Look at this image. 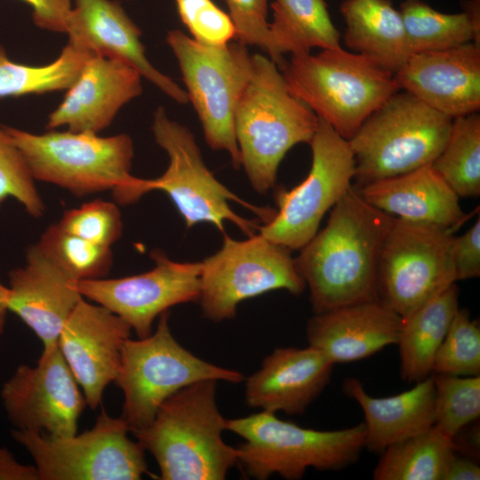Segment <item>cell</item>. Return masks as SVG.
Returning <instances> with one entry per match:
<instances>
[{"label": "cell", "instance_id": "obj_1", "mask_svg": "<svg viewBox=\"0 0 480 480\" xmlns=\"http://www.w3.org/2000/svg\"><path fill=\"white\" fill-rule=\"evenodd\" d=\"M393 219L353 186L334 204L326 226L294 259L315 314L380 300L378 260Z\"/></svg>", "mask_w": 480, "mask_h": 480}, {"label": "cell", "instance_id": "obj_2", "mask_svg": "<svg viewBox=\"0 0 480 480\" xmlns=\"http://www.w3.org/2000/svg\"><path fill=\"white\" fill-rule=\"evenodd\" d=\"M4 128L36 180L77 196L109 190L121 204H132L150 192L148 180L131 173L134 147L128 134L103 137L55 129L38 134Z\"/></svg>", "mask_w": 480, "mask_h": 480}, {"label": "cell", "instance_id": "obj_3", "mask_svg": "<svg viewBox=\"0 0 480 480\" xmlns=\"http://www.w3.org/2000/svg\"><path fill=\"white\" fill-rule=\"evenodd\" d=\"M216 380L187 386L133 434L156 459L163 480H222L237 462V449L222 438L226 419L216 403Z\"/></svg>", "mask_w": 480, "mask_h": 480}, {"label": "cell", "instance_id": "obj_4", "mask_svg": "<svg viewBox=\"0 0 480 480\" xmlns=\"http://www.w3.org/2000/svg\"><path fill=\"white\" fill-rule=\"evenodd\" d=\"M317 116L289 90L279 68L252 55V71L238 101L234 128L241 166L257 192L274 188L279 164L296 144L311 140Z\"/></svg>", "mask_w": 480, "mask_h": 480}, {"label": "cell", "instance_id": "obj_5", "mask_svg": "<svg viewBox=\"0 0 480 480\" xmlns=\"http://www.w3.org/2000/svg\"><path fill=\"white\" fill-rule=\"evenodd\" d=\"M281 70L292 93L348 140L401 91L393 73L341 46L292 55Z\"/></svg>", "mask_w": 480, "mask_h": 480}, {"label": "cell", "instance_id": "obj_6", "mask_svg": "<svg viewBox=\"0 0 480 480\" xmlns=\"http://www.w3.org/2000/svg\"><path fill=\"white\" fill-rule=\"evenodd\" d=\"M226 430L244 440L236 447V464L246 476L259 480L273 474L297 480L309 468L341 470L356 463L365 447L364 422L343 429L316 430L261 411L226 420Z\"/></svg>", "mask_w": 480, "mask_h": 480}, {"label": "cell", "instance_id": "obj_7", "mask_svg": "<svg viewBox=\"0 0 480 480\" xmlns=\"http://www.w3.org/2000/svg\"><path fill=\"white\" fill-rule=\"evenodd\" d=\"M452 118L407 92H397L348 140L359 187L431 164L444 149Z\"/></svg>", "mask_w": 480, "mask_h": 480}, {"label": "cell", "instance_id": "obj_8", "mask_svg": "<svg viewBox=\"0 0 480 480\" xmlns=\"http://www.w3.org/2000/svg\"><path fill=\"white\" fill-rule=\"evenodd\" d=\"M204 380L242 382L244 375L204 361L182 347L169 325V312L159 316L154 333L128 339L122 349L115 383L124 394L121 418L130 432L146 428L171 396Z\"/></svg>", "mask_w": 480, "mask_h": 480}, {"label": "cell", "instance_id": "obj_9", "mask_svg": "<svg viewBox=\"0 0 480 480\" xmlns=\"http://www.w3.org/2000/svg\"><path fill=\"white\" fill-rule=\"evenodd\" d=\"M182 79L211 148L227 151L236 168L241 156L234 128L235 111L252 71V55L236 42L222 47L200 44L180 29L167 32Z\"/></svg>", "mask_w": 480, "mask_h": 480}, {"label": "cell", "instance_id": "obj_10", "mask_svg": "<svg viewBox=\"0 0 480 480\" xmlns=\"http://www.w3.org/2000/svg\"><path fill=\"white\" fill-rule=\"evenodd\" d=\"M152 132L166 152L169 164L163 175L148 180L149 190L166 193L188 228L208 222L224 234V221H229L248 236L255 235L260 226L236 214L230 201L250 209L265 223L274 216L273 209L250 204L220 183L204 163L192 132L172 120L163 107L154 112Z\"/></svg>", "mask_w": 480, "mask_h": 480}, {"label": "cell", "instance_id": "obj_11", "mask_svg": "<svg viewBox=\"0 0 480 480\" xmlns=\"http://www.w3.org/2000/svg\"><path fill=\"white\" fill-rule=\"evenodd\" d=\"M453 233L437 225L394 217L379 255L380 300L404 318L456 283Z\"/></svg>", "mask_w": 480, "mask_h": 480}, {"label": "cell", "instance_id": "obj_12", "mask_svg": "<svg viewBox=\"0 0 480 480\" xmlns=\"http://www.w3.org/2000/svg\"><path fill=\"white\" fill-rule=\"evenodd\" d=\"M223 236L221 248L201 261L198 301L209 320L232 319L240 302L271 291L305 290L290 249L260 234L246 240Z\"/></svg>", "mask_w": 480, "mask_h": 480}, {"label": "cell", "instance_id": "obj_13", "mask_svg": "<svg viewBox=\"0 0 480 480\" xmlns=\"http://www.w3.org/2000/svg\"><path fill=\"white\" fill-rule=\"evenodd\" d=\"M127 424L102 410L94 426L63 438L13 428L30 454L39 480H137L148 472L145 450L128 436Z\"/></svg>", "mask_w": 480, "mask_h": 480}, {"label": "cell", "instance_id": "obj_14", "mask_svg": "<svg viewBox=\"0 0 480 480\" xmlns=\"http://www.w3.org/2000/svg\"><path fill=\"white\" fill-rule=\"evenodd\" d=\"M309 144L312 164L307 178L292 189L276 191L278 210L259 228L263 237L290 250L301 249L316 234L324 214L352 186L355 176L348 140L319 117Z\"/></svg>", "mask_w": 480, "mask_h": 480}, {"label": "cell", "instance_id": "obj_15", "mask_svg": "<svg viewBox=\"0 0 480 480\" xmlns=\"http://www.w3.org/2000/svg\"><path fill=\"white\" fill-rule=\"evenodd\" d=\"M0 397L15 429L53 438L76 435L87 405L58 342L44 347L36 365H19L3 384Z\"/></svg>", "mask_w": 480, "mask_h": 480}, {"label": "cell", "instance_id": "obj_16", "mask_svg": "<svg viewBox=\"0 0 480 480\" xmlns=\"http://www.w3.org/2000/svg\"><path fill=\"white\" fill-rule=\"evenodd\" d=\"M155 266L142 274L78 282L84 298L124 320L139 338L151 334L152 324L173 306L198 301L202 262H178L163 251L150 253Z\"/></svg>", "mask_w": 480, "mask_h": 480}, {"label": "cell", "instance_id": "obj_17", "mask_svg": "<svg viewBox=\"0 0 480 480\" xmlns=\"http://www.w3.org/2000/svg\"><path fill=\"white\" fill-rule=\"evenodd\" d=\"M131 330L108 308L83 297L60 332L59 348L92 409L101 404L105 388L117 377Z\"/></svg>", "mask_w": 480, "mask_h": 480}, {"label": "cell", "instance_id": "obj_18", "mask_svg": "<svg viewBox=\"0 0 480 480\" xmlns=\"http://www.w3.org/2000/svg\"><path fill=\"white\" fill-rule=\"evenodd\" d=\"M68 44L80 50L123 61L180 104L188 94L146 56L141 31L116 0H74L68 18Z\"/></svg>", "mask_w": 480, "mask_h": 480}, {"label": "cell", "instance_id": "obj_19", "mask_svg": "<svg viewBox=\"0 0 480 480\" xmlns=\"http://www.w3.org/2000/svg\"><path fill=\"white\" fill-rule=\"evenodd\" d=\"M401 90L452 117L480 108V45L412 53L394 74Z\"/></svg>", "mask_w": 480, "mask_h": 480}, {"label": "cell", "instance_id": "obj_20", "mask_svg": "<svg viewBox=\"0 0 480 480\" xmlns=\"http://www.w3.org/2000/svg\"><path fill=\"white\" fill-rule=\"evenodd\" d=\"M141 78L123 61L92 55L61 102L49 114L46 129L66 126L72 132L99 134L125 104L142 93Z\"/></svg>", "mask_w": 480, "mask_h": 480}, {"label": "cell", "instance_id": "obj_21", "mask_svg": "<svg viewBox=\"0 0 480 480\" xmlns=\"http://www.w3.org/2000/svg\"><path fill=\"white\" fill-rule=\"evenodd\" d=\"M9 310L41 340L44 347L58 342L60 332L83 298L78 281L29 246L24 266L8 276Z\"/></svg>", "mask_w": 480, "mask_h": 480}, {"label": "cell", "instance_id": "obj_22", "mask_svg": "<svg viewBox=\"0 0 480 480\" xmlns=\"http://www.w3.org/2000/svg\"><path fill=\"white\" fill-rule=\"evenodd\" d=\"M334 364L319 349L277 348L245 380L248 406L276 413H303L330 382Z\"/></svg>", "mask_w": 480, "mask_h": 480}, {"label": "cell", "instance_id": "obj_23", "mask_svg": "<svg viewBox=\"0 0 480 480\" xmlns=\"http://www.w3.org/2000/svg\"><path fill=\"white\" fill-rule=\"evenodd\" d=\"M402 317L381 300H371L316 314L308 322L309 346L334 364L369 357L396 344Z\"/></svg>", "mask_w": 480, "mask_h": 480}, {"label": "cell", "instance_id": "obj_24", "mask_svg": "<svg viewBox=\"0 0 480 480\" xmlns=\"http://www.w3.org/2000/svg\"><path fill=\"white\" fill-rule=\"evenodd\" d=\"M357 190L366 202L387 214L453 232L471 217L431 164L367 183Z\"/></svg>", "mask_w": 480, "mask_h": 480}, {"label": "cell", "instance_id": "obj_25", "mask_svg": "<svg viewBox=\"0 0 480 480\" xmlns=\"http://www.w3.org/2000/svg\"><path fill=\"white\" fill-rule=\"evenodd\" d=\"M343 391L358 403L364 414L365 447L382 452L388 446L429 430L435 423L436 389L431 375L409 390L388 397L367 394L353 377L343 382Z\"/></svg>", "mask_w": 480, "mask_h": 480}, {"label": "cell", "instance_id": "obj_26", "mask_svg": "<svg viewBox=\"0 0 480 480\" xmlns=\"http://www.w3.org/2000/svg\"><path fill=\"white\" fill-rule=\"evenodd\" d=\"M340 12L344 42L356 53L393 74L412 54L401 13L390 0H343Z\"/></svg>", "mask_w": 480, "mask_h": 480}, {"label": "cell", "instance_id": "obj_27", "mask_svg": "<svg viewBox=\"0 0 480 480\" xmlns=\"http://www.w3.org/2000/svg\"><path fill=\"white\" fill-rule=\"evenodd\" d=\"M268 22L267 53L281 69L284 54L310 53L314 48L340 46V34L331 20L324 0H274Z\"/></svg>", "mask_w": 480, "mask_h": 480}, {"label": "cell", "instance_id": "obj_28", "mask_svg": "<svg viewBox=\"0 0 480 480\" xmlns=\"http://www.w3.org/2000/svg\"><path fill=\"white\" fill-rule=\"evenodd\" d=\"M456 283L402 318L396 345L400 375L418 382L431 375L435 356L459 308Z\"/></svg>", "mask_w": 480, "mask_h": 480}, {"label": "cell", "instance_id": "obj_29", "mask_svg": "<svg viewBox=\"0 0 480 480\" xmlns=\"http://www.w3.org/2000/svg\"><path fill=\"white\" fill-rule=\"evenodd\" d=\"M453 452L452 439L433 426L385 449L373 471V479L443 480Z\"/></svg>", "mask_w": 480, "mask_h": 480}, {"label": "cell", "instance_id": "obj_30", "mask_svg": "<svg viewBox=\"0 0 480 480\" xmlns=\"http://www.w3.org/2000/svg\"><path fill=\"white\" fill-rule=\"evenodd\" d=\"M92 55L67 44L55 60L34 66L13 61L0 44V98L67 91Z\"/></svg>", "mask_w": 480, "mask_h": 480}, {"label": "cell", "instance_id": "obj_31", "mask_svg": "<svg viewBox=\"0 0 480 480\" xmlns=\"http://www.w3.org/2000/svg\"><path fill=\"white\" fill-rule=\"evenodd\" d=\"M399 12L411 53L440 51L473 42L478 31L465 12L444 13L422 0H404Z\"/></svg>", "mask_w": 480, "mask_h": 480}, {"label": "cell", "instance_id": "obj_32", "mask_svg": "<svg viewBox=\"0 0 480 480\" xmlns=\"http://www.w3.org/2000/svg\"><path fill=\"white\" fill-rule=\"evenodd\" d=\"M459 197L480 195V116L452 119L447 142L431 164Z\"/></svg>", "mask_w": 480, "mask_h": 480}, {"label": "cell", "instance_id": "obj_33", "mask_svg": "<svg viewBox=\"0 0 480 480\" xmlns=\"http://www.w3.org/2000/svg\"><path fill=\"white\" fill-rule=\"evenodd\" d=\"M36 244L50 260L78 282L104 278L111 269V247L68 233L58 223L48 227Z\"/></svg>", "mask_w": 480, "mask_h": 480}, {"label": "cell", "instance_id": "obj_34", "mask_svg": "<svg viewBox=\"0 0 480 480\" xmlns=\"http://www.w3.org/2000/svg\"><path fill=\"white\" fill-rule=\"evenodd\" d=\"M436 389L434 427L452 437L480 415V376L432 373Z\"/></svg>", "mask_w": 480, "mask_h": 480}, {"label": "cell", "instance_id": "obj_35", "mask_svg": "<svg viewBox=\"0 0 480 480\" xmlns=\"http://www.w3.org/2000/svg\"><path fill=\"white\" fill-rule=\"evenodd\" d=\"M432 373L478 376L480 327L467 309L458 308L433 361ZM431 373V374H432Z\"/></svg>", "mask_w": 480, "mask_h": 480}, {"label": "cell", "instance_id": "obj_36", "mask_svg": "<svg viewBox=\"0 0 480 480\" xmlns=\"http://www.w3.org/2000/svg\"><path fill=\"white\" fill-rule=\"evenodd\" d=\"M35 181L23 154L0 124V209L13 198L30 216H42L44 204Z\"/></svg>", "mask_w": 480, "mask_h": 480}, {"label": "cell", "instance_id": "obj_37", "mask_svg": "<svg viewBox=\"0 0 480 480\" xmlns=\"http://www.w3.org/2000/svg\"><path fill=\"white\" fill-rule=\"evenodd\" d=\"M58 225L68 233L106 247H111L123 232L118 207L111 202L100 199L66 211Z\"/></svg>", "mask_w": 480, "mask_h": 480}, {"label": "cell", "instance_id": "obj_38", "mask_svg": "<svg viewBox=\"0 0 480 480\" xmlns=\"http://www.w3.org/2000/svg\"><path fill=\"white\" fill-rule=\"evenodd\" d=\"M180 20L200 44L222 47L236 38L228 13L212 0H175Z\"/></svg>", "mask_w": 480, "mask_h": 480}, {"label": "cell", "instance_id": "obj_39", "mask_svg": "<svg viewBox=\"0 0 480 480\" xmlns=\"http://www.w3.org/2000/svg\"><path fill=\"white\" fill-rule=\"evenodd\" d=\"M236 39L257 46L267 53L268 47V0H226Z\"/></svg>", "mask_w": 480, "mask_h": 480}, {"label": "cell", "instance_id": "obj_40", "mask_svg": "<svg viewBox=\"0 0 480 480\" xmlns=\"http://www.w3.org/2000/svg\"><path fill=\"white\" fill-rule=\"evenodd\" d=\"M452 260L456 281L480 276V217L463 235L454 236Z\"/></svg>", "mask_w": 480, "mask_h": 480}, {"label": "cell", "instance_id": "obj_41", "mask_svg": "<svg viewBox=\"0 0 480 480\" xmlns=\"http://www.w3.org/2000/svg\"><path fill=\"white\" fill-rule=\"evenodd\" d=\"M32 10L34 24L44 30L66 33L68 18L73 8L72 0H22Z\"/></svg>", "mask_w": 480, "mask_h": 480}, {"label": "cell", "instance_id": "obj_42", "mask_svg": "<svg viewBox=\"0 0 480 480\" xmlns=\"http://www.w3.org/2000/svg\"><path fill=\"white\" fill-rule=\"evenodd\" d=\"M0 480H39L35 466L18 462L5 447H0Z\"/></svg>", "mask_w": 480, "mask_h": 480}, {"label": "cell", "instance_id": "obj_43", "mask_svg": "<svg viewBox=\"0 0 480 480\" xmlns=\"http://www.w3.org/2000/svg\"><path fill=\"white\" fill-rule=\"evenodd\" d=\"M478 479H480V467L476 461L454 451L447 463L443 480Z\"/></svg>", "mask_w": 480, "mask_h": 480}, {"label": "cell", "instance_id": "obj_44", "mask_svg": "<svg viewBox=\"0 0 480 480\" xmlns=\"http://www.w3.org/2000/svg\"><path fill=\"white\" fill-rule=\"evenodd\" d=\"M9 295L10 291L8 285L4 284L0 280V336L4 331L6 316L10 311Z\"/></svg>", "mask_w": 480, "mask_h": 480}]
</instances>
